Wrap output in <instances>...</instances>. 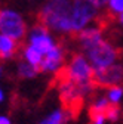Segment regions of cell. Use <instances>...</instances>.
<instances>
[{
	"label": "cell",
	"instance_id": "d6986e66",
	"mask_svg": "<svg viewBox=\"0 0 123 124\" xmlns=\"http://www.w3.org/2000/svg\"><path fill=\"white\" fill-rule=\"evenodd\" d=\"M107 117L105 114H98V115H90V124H105Z\"/></svg>",
	"mask_w": 123,
	"mask_h": 124
},
{
	"label": "cell",
	"instance_id": "7402d4cb",
	"mask_svg": "<svg viewBox=\"0 0 123 124\" xmlns=\"http://www.w3.org/2000/svg\"><path fill=\"white\" fill-rule=\"evenodd\" d=\"M5 101H6V92L3 90V87H2V86H0V105H2Z\"/></svg>",
	"mask_w": 123,
	"mask_h": 124
},
{
	"label": "cell",
	"instance_id": "603a6c76",
	"mask_svg": "<svg viewBox=\"0 0 123 124\" xmlns=\"http://www.w3.org/2000/svg\"><path fill=\"white\" fill-rule=\"evenodd\" d=\"M5 77V65H0V80Z\"/></svg>",
	"mask_w": 123,
	"mask_h": 124
},
{
	"label": "cell",
	"instance_id": "8992f818",
	"mask_svg": "<svg viewBox=\"0 0 123 124\" xmlns=\"http://www.w3.org/2000/svg\"><path fill=\"white\" fill-rule=\"evenodd\" d=\"M25 41L28 44L34 46L36 49H39L43 55H46L49 50H52L56 44H59L55 39V34L46 25H43L42 22H37V24L30 27Z\"/></svg>",
	"mask_w": 123,
	"mask_h": 124
},
{
	"label": "cell",
	"instance_id": "277c9868",
	"mask_svg": "<svg viewBox=\"0 0 123 124\" xmlns=\"http://www.w3.org/2000/svg\"><path fill=\"white\" fill-rule=\"evenodd\" d=\"M89 62L92 64L94 70H104L107 67H110L116 62H119V50L117 47L108 40H102L98 44L92 46L90 49L83 52Z\"/></svg>",
	"mask_w": 123,
	"mask_h": 124
},
{
	"label": "cell",
	"instance_id": "ffe728a7",
	"mask_svg": "<svg viewBox=\"0 0 123 124\" xmlns=\"http://www.w3.org/2000/svg\"><path fill=\"white\" fill-rule=\"evenodd\" d=\"M92 3H94L99 10L101 9H104V8H107V3H108V0H90Z\"/></svg>",
	"mask_w": 123,
	"mask_h": 124
},
{
	"label": "cell",
	"instance_id": "cb8c5ba5",
	"mask_svg": "<svg viewBox=\"0 0 123 124\" xmlns=\"http://www.w3.org/2000/svg\"><path fill=\"white\" fill-rule=\"evenodd\" d=\"M117 21H119V24H120V25L123 27V13L120 15V16H117Z\"/></svg>",
	"mask_w": 123,
	"mask_h": 124
},
{
	"label": "cell",
	"instance_id": "44dd1931",
	"mask_svg": "<svg viewBox=\"0 0 123 124\" xmlns=\"http://www.w3.org/2000/svg\"><path fill=\"white\" fill-rule=\"evenodd\" d=\"M0 124H13V121L10 120L9 115H6V114H0Z\"/></svg>",
	"mask_w": 123,
	"mask_h": 124
},
{
	"label": "cell",
	"instance_id": "7c38bea8",
	"mask_svg": "<svg viewBox=\"0 0 123 124\" xmlns=\"http://www.w3.org/2000/svg\"><path fill=\"white\" fill-rule=\"evenodd\" d=\"M19 55H21V59L22 61L28 62V64H31L34 67H39V68H40L42 62H43V58H44V55L39 49H36L34 46L28 44V43H25L22 47H21Z\"/></svg>",
	"mask_w": 123,
	"mask_h": 124
},
{
	"label": "cell",
	"instance_id": "e0dca14e",
	"mask_svg": "<svg viewBox=\"0 0 123 124\" xmlns=\"http://www.w3.org/2000/svg\"><path fill=\"white\" fill-rule=\"evenodd\" d=\"M105 9L113 16H120L123 13V0H108Z\"/></svg>",
	"mask_w": 123,
	"mask_h": 124
},
{
	"label": "cell",
	"instance_id": "5bb4252c",
	"mask_svg": "<svg viewBox=\"0 0 123 124\" xmlns=\"http://www.w3.org/2000/svg\"><path fill=\"white\" fill-rule=\"evenodd\" d=\"M39 72H40L39 67H34L31 64H28V62L22 61V59L17 64V75L22 80H34L39 75Z\"/></svg>",
	"mask_w": 123,
	"mask_h": 124
},
{
	"label": "cell",
	"instance_id": "7a4b0ae2",
	"mask_svg": "<svg viewBox=\"0 0 123 124\" xmlns=\"http://www.w3.org/2000/svg\"><path fill=\"white\" fill-rule=\"evenodd\" d=\"M28 25L22 13L12 8L0 9V33L9 36L18 43L24 41L28 34Z\"/></svg>",
	"mask_w": 123,
	"mask_h": 124
},
{
	"label": "cell",
	"instance_id": "52a82bcc",
	"mask_svg": "<svg viewBox=\"0 0 123 124\" xmlns=\"http://www.w3.org/2000/svg\"><path fill=\"white\" fill-rule=\"evenodd\" d=\"M58 95L64 108H67L68 111L77 109L79 105L85 99L80 86L77 83H74L73 80L67 78V77H61V80L58 83Z\"/></svg>",
	"mask_w": 123,
	"mask_h": 124
},
{
	"label": "cell",
	"instance_id": "4fadbf2b",
	"mask_svg": "<svg viewBox=\"0 0 123 124\" xmlns=\"http://www.w3.org/2000/svg\"><path fill=\"white\" fill-rule=\"evenodd\" d=\"M70 117V111L67 108H55L48 115H44L39 124H65Z\"/></svg>",
	"mask_w": 123,
	"mask_h": 124
},
{
	"label": "cell",
	"instance_id": "ba28073f",
	"mask_svg": "<svg viewBox=\"0 0 123 124\" xmlns=\"http://www.w3.org/2000/svg\"><path fill=\"white\" fill-rule=\"evenodd\" d=\"M67 64V52L64 49V46L56 44L52 50H49L44 55L43 62L40 65V72L43 74H59L62 72Z\"/></svg>",
	"mask_w": 123,
	"mask_h": 124
},
{
	"label": "cell",
	"instance_id": "ac0fdd59",
	"mask_svg": "<svg viewBox=\"0 0 123 124\" xmlns=\"http://www.w3.org/2000/svg\"><path fill=\"white\" fill-rule=\"evenodd\" d=\"M105 117H107V121H110V123H116V121H119V120H120V117H122V111H120V108H119V106L111 105L108 109H107Z\"/></svg>",
	"mask_w": 123,
	"mask_h": 124
},
{
	"label": "cell",
	"instance_id": "30bf717a",
	"mask_svg": "<svg viewBox=\"0 0 123 124\" xmlns=\"http://www.w3.org/2000/svg\"><path fill=\"white\" fill-rule=\"evenodd\" d=\"M102 40H105L104 30L97 24H92V25L86 27L85 30H82L80 33H77V41H79V46H80L82 52L90 49L92 46L98 44Z\"/></svg>",
	"mask_w": 123,
	"mask_h": 124
},
{
	"label": "cell",
	"instance_id": "3957f363",
	"mask_svg": "<svg viewBox=\"0 0 123 124\" xmlns=\"http://www.w3.org/2000/svg\"><path fill=\"white\" fill-rule=\"evenodd\" d=\"M94 74L95 70L86 58V55L82 53H74L65 64V68L62 71V77L73 80L77 84H85L94 81Z\"/></svg>",
	"mask_w": 123,
	"mask_h": 124
},
{
	"label": "cell",
	"instance_id": "6da1fadb",
	"mask_svg": "<svg viewBox=\"0 0 123 124\" xmlns=\"http://www.w3.org/2000/svg\"><path fill=\"white\" fill-rule=\"evenodd\" d=\"M71 9L73 0H48L39 10V22L46 25L53 34H74Z\"/></svg>",
	"mask_w": 123,
	"mask_h": 124
},
{
	"label": "cell",
	"instance_id": "5b68a950",
	"mask_svg": "<svg viewBox=\"0 0 123 124\" xmlns=\"http://www.w3.org/2000/svg\"><path fill=\"white\" fill-rule=\"evenodd\" d=\"M99 16V9L90 0H73L71 9V22L73 33L77 34L86 27L95 24Z\"/></svg>",
	"mask_w": 123,
	"mask_h": 124
},
{
	"label": "cell",
	"instance_id": "9a60e30c",
	"mask_svg": "<svg viewBox=\"0 0 123 124\" xmlns=\"http://www.w3.org/2000/svg\"><path fill=\"white\" fill-rule=\"evenodd\" d=\"M111 105L108 102L105 95H101V96H95L94 101L90 102V106H89V112L90 115H98V114H105L107 109H108Z\"/></svg>",
	"mask_w": 123,
	"mask_h": 124
},
{
	"label": "cell",
	"instance_id": "2e32d148",
	"mask_svg": "<svg viewBox=\"0 0 123 124\" xmlns=\"http://www.w3.org/2000/svg\"><path fill=\"white\" fill-rule=\"evenodd\" d=\"M104 95L107 96L110 105H114V106H119L123 101V84H119V86H111V87H107Z\"/></svg>",
	"mask_w": 123,
	"mask_h": 124
},
{
	"label": "cell",
	"instance_id": "8fae6325",
	"mask_svg": "<svg viewBox=\"0 0 123 124\" xmlns=\"http://www.w3.org/2000/svg\"><path fill=\"white\" fill-rule=\"evenodd\" d=\"M19 50V43L0 33V61H12Z\"/></svg>",
	"mask_w": 123,
	"mask_h": 124
},
{
	"label": "cell",
	"instance_id": "9c48e42d",
	"mask_svg": "<svg viewBox=\"0 0 123 124\" xmlns=\"http://www.w3.org/2000/svg\"><path fill=\"white\" fill-rule=\"evenodd\" d=\"M94 83L98 87H105V89L123 84V64L116 62V64L104 70H97L94 74Z\"/></svg>",
	"mask_w": 123,
	"mask_h": 124
}]
</instances>
